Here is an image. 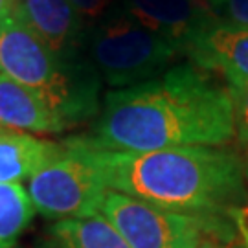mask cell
<instances>
[{"label":"cell","instance_id":"277c9868","mask_svg":"<svg viewBox=\"0 0 248 248\" xmlns=\"http://www.w3.org/2000/svg\"><path fill=\"white\" fill-rule=\"evenodd\" d=\"M85 46L89 61L116 89H127L156 78L184 48L142 28L122 11L108 13L94 30H89Z\"/></svg>","mask_w":248,"mask_h":248},{"label":"cell","instance_id":"7402d4cb","mask_svg":"<svg viewBox=\"0 0 248 248\" xmlns=\"http://www.w3.org/2000/svg\"><path fill=\"white\" fill-rule=\"evenodd\" d=\"M11 248H17V247H11Z\"/></svg>","mask_w":248,"mask_h":248},{"label":"cell","instance_id":"8992f818","mask_svg":"<svg viewBox=\"0 0 248 248\" xmlns=\"http://www.w3.org/2000/svg\"><path fill=\"white\" fill-rule=\"evenodd\" d=\"M107 189L76 138L62 142L61 153L39 169L28 184L35 212L57 221L96 215Z\"/></svg>","mask_w":248,"mask_h":248},{"label":"cell","instance_id":"2e32d148","mask_svg":"<svg viewBox=\"0 0 248 248\" xmlns=\"http://www.w3.org/2000/svg\"><path fill=\"white\" fill-rule=\"evenodd\" d=\"M83 17L96 18L105 15L107 9L112 6L114 0H68Z\"/></svg>","mask_w":248,"mask_h":248},{"label":"cell","instance_id":"4fadbf2b","mask_svg":"<svg viewBox=\"0 0 248 248\" xmlns=\"http://www.w3.org/2000/svg\"><path fill=\"white\" fill-rule=\"evenodd\" d=\"M35 206L20 184H0V248L15 247V241L30 226Z\"/></svg>","mask_w":248,"mask_h":248},{"label":"cell","instance_id":"7c38bea8","mask_svg":"<svg viewBox=\"0 0 248 248\" xmlns=\"http://www.w3.org/2000/svg\"><path fill=\"white\" fill-rule=\"evenodd\" d=\"M33 248H129L103 215L59 219L50 224Z\"/></svg>","mask_w":248,"mask_h":248},{"label":"cell","instance_id":"8fae6325","mask_svg":"<svg viewBox=\"0 0 248 248\" xmlns=\"http://www.w3.org/2000/svg\"><path fill=\"white\" fill-rule=\"evenodd\" d=\"M62 143L39 140L26 133L0 131V184H20L57 156Z\"/></svg>","mask_w":248,"mask_h":248},{"label":"cell","instance_id":"ac0fdd59","mask_svg":"<svg viewBox=\"0 0 248 248\" xmlns=\"http://www.w3.org/2000/svg\"><path fill=\"white\" fill-rule=\"evenodd\" d=\"M13 13V2L11 0H0V17H8Z\"/></svg>","mask_w":248,"mask_h":248},{"label":"cell","instance_id":"9c48e42d","mask_svg":"<svg viewBox=\"0 0 248 248\" xmlns=\"http://www.w3.org/2000/svg\"><path fill=\"white\" fill-rule=\"evenodd\" d=\"M122 9L142 28L175 41L182 48L199 28L217 18L193 0H122Z\"/></svg>","mask_w":248,"mask_h":248},{"label":"cell","instance_id":"52a82bcc","mask_svg":"<svg viewBox=\"0 0 248 248\" xmlns=\"http://www.w3.org/2000/svg\"><path fill=\"white\" fill-rule=\"evenodd\" d=\"M184 53L201 70L221 72L228 85H248V28L212 18L189 37Z\"/></svg>","mask_w":248,"mask_h":248},{"label":"cell","instance_id":"44dd1931","mask_svg":"<svg viewBox=\"0 0 248 248\" xmlns=\"http://www.w3.org/2000/svg\"><path fill=\"white\" fill-rule=\"evenodd\" d=\"M11 2H17V0H11Z\"/></svg>","mask_w":248,"mask_h":248},{"label":"cell","instance_id":"5b68a950","mask_svg":"<svg viewBox=\"0 0 248 248\" xmlns=\"http://www.w3.org/2000/svg\"><path fill=\"white\" fill-rule=\"evenodd\" d=\"M98 213L129 248H199L226 237L221 217L171 212L114 189L105 191Z\"/></svg>","mask_w":248,"mask_h":248},{"label":"cell","instance_id":"d6986e66","mask_svg":"<svg viewBox=\"0 0 248 248\" xmlns=\"http://www.w3.org/2000/svg\"><path fill=\"white\" fill-rule=\"evenodd\" d=\"M245 177H247V186H248V156H247V162H245ZM243 217H247L248 219V206L245 208V212L241 213Z\"/></svg>","mask_w":248,"mask_h":248},{"label":"cell","instance_id":"5bb4252c","mask_svg":"<svg viewBox=\"0 0 248 248\" xmlns=\"http://www.w3.org/2000/svg\"><path fill=\"white\" fill-rule=\"evenodd\" d=\"M228 94L233 107L235 134L248 156V85H228Z\"/></svg>","mask_w":248,"mask_h":248},{"label":"cell","instance_id":"9a60e30c","mask_svg":"<svg viewBox=\"0 0 248 248\" xmlns=\"http://www.w3.org/2000/svg\"><path fill=\"white\" fill-rule=\"evenodd\" d=\"M215 15L224 22L248 28V0H219Z\"/></svg>","mask_w":248,"mask_h":248},{"label":"cell","instance_id":"e0dca14e","mask_svg":"<svg viewBox=\"0 0 248 248\" xmlns=\"http://www.w3.org/2000/svg\"><path fill=\"white\" fill-rule=\"evenodd\" d=\"M193 2H195L201 9H204L206 13L217 17V15H215V9H217V2H219V0H193Z\"/></svg>","mask_w":248,"mask_h":248},{"label":"cell","instance_id":"3957f363","mask_svg":"<svg viewBox=\"0 0 248 248\" xmlns=\"http://www.w3.org/2000/svg\"><path fill=\"white\" fill-rule=\"evenodd\" d=\"M0 74L39 92L66 129L98 114L94 64L55 53L13 13L0 17Z\"/></svg>","mask_w":248,"mask_h":248},{"label":"cell","instance_id":"6da1fadb","mask_svg":"<svg viewBox=\"0 0 248 248\" xmlns=\"http://www.w3.org/2000/svg\"><path fill=\"white\" fill-rule=\"evenodd\" d=\"M235 134L228 89L193 64H177L162 76L105 96L103 110L83 142L103 151H147L210 145Z\"/></svg>","mask_w":248,"mask_h":248},{"label":"cell","instance_id":"7a4b0ae2","mask_svg":"<svg viewBox=\"0 0 248 248\" xmlns=\"http://www.w3.org/2000/svg\"><path fill=\"white\" fill-rule=\"evenodd\" d=\"M108 189L195 215H241L248 206L245 162L210 145L147 151L94 149L76 136Z\"/></svg>","mask_w":248,"mask_h":248},{"label":"cell","instance_id":"ba28073f","mask_svg":"<svg viewBox=\"0 0 248 248\" xmlns=\"http://www.w3.org/2000/svg\"><path fill=\"white\" fill-rule=\"evenodd\" d=\"M13 15L62 57L81 55L89 30L68 0H17Z\"/></svg>","mask_w":248,"mask_h":248},{"label":"cell","instance_id":"30bf717a","mask_svg":"<svg viewBox=\"0 0 248 248\" xmlns=\"http://www.w3.org/2000/svg\"><path fill=\"white\" fill-rule=\"evenodd\" d=\"M64 129L39 92L0 74V131L52 134Z\"/></svg>","mask_w":248,"mask_h":248},{"label":"cell","instance_id":"ffe728a7","mask_svg":"<svg viewBox=\"0 0 248 248\" xmlns=\"http://www.w3.org/2000/svg\"><path fill=\"white\" fill-rule=\"evenodd\" d=\"M199 248H219V247H217V243H206V245H202V247Z\"/></svg>","mask_w":248,"mask_h":248}]
</instances>
